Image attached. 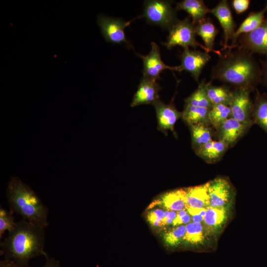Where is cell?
I'll return each instance as SVG.
<instances>
[{"instance_id": "cell-6", "label": "cell", "mask_w": 267, "mask_h": 267, "mask_svg": "<svg viewBox=\"0 0 267 267\" xmlns=\"http://www.w3.org/2000/svg\"><path fill=\"white\" fill-rule=\"evenodd\" d=\"M131 22L102 14L98 15L97 19L101 33L107 42L115 44H126L129 46L131 45L126 38L125 29Z\"/></svg>"}, {"instance_id": "cell-12", "label": "cell", "mask_w": 267, "mask_h": 267, "mask_svg": "<svg viewBox=\"0 0 267 267\" xmlns=\"http://www.w3.org/2000/svg\"><path fill=\"white\" fill-rule=\"evenodd\" d=\"M253 125L230 117L216 129L218 140L225 143L228 147H232Z\"/></svg>"}, {"instance_id": "cell-11", "label": "cell", "mask_w": 267, "mask_h": 267, "mask_svg": "<svg viewBox=\"0 0 267 267\" xmlns=\"http://www.w3.org/2000/svg\"><path fill=\"white\" fill-rule=\"evenodd\" d=\"M210 13L218 20L222 29L223 40L222 45L223 49L225 50L229 46V41H231L236 26L228 1L221 0L215 7L211 9Z\"/></svg>"}, {"instance_id": "cell-9", "label": "cell", "mask_w": 267, "mask_h": 267, "mask_svg": "<svg viewBox=\"0 0 267 267\" xmlns=\"http://www.w3.org/2000/svg\"><path fill=\"white\" fill-rule=\"evenodd\" d=\"M230 104V117L241 122L254 124L252 121L253 102L250 98L251 91L244 88H234Z\"/></svg>"}, {"instance_id": "cell-22", "label": "cell", "mask_w": 267, "mask_h": 267, "mask_svg": "<svg viewBox=\"0 0 267 267\" xmlns=\"http://www.w3.org/2000/svg\"><path fill=\"white\" fill-rule=\"evenodd\" d=\"M252 121L267 134V94L258 92L253 102Z\"/></svg>"}, {"instance_id": "cell-3", "label": "cell", "mask_w": 267, "mask_h": 267, "mask_svg": "<svg viewBox=\"0 0 267 267\" xmlns=\"http://www.w3.org/2000/svg\"><path fill=\"white\" fill-rule=\"evenodd\" d=\"M10 210L23 219L45 228L48 210L35 191L18 177L10 178L6 188Z\"/></svg>"}, {"instance_id": "cell-24", "label": "cell", "mask_w": 267, "mask_h": 267, "mask_svg": "<svg viewBox=\"0 0 267 267\" xmlns=\"http://www.w3.org/2000/svg\"><path fill=\"white\" fill-rule=\"evenodd\" d=\"M207 92L208 97L212 105L217 104H224L230 106L232 97V91L229 88L225 86H214L212 82H207Z\"/></svg>"}, {"instance_id": "cell-14", "label": "cell", "mask_w": 267, "mask_h": 267, "mask_svg": "<svg viewBox=\"0 0 267 267\" xmlns=\"http://www.w3.org/2000/svg\"><path fill=\"white\" fill-rule=\"evenodd\" d=\"M208 182L210 206L225 207L230 201L233 194L229 182L224 178H217Z\"/></svg>"}, {"instance_id": "cell-8", "label": "cell", "mask_w": 267, "mask_h": 267, "mask_svg": "<svg viewBox=\"0 0 267 267\" xmlns=\"http://www.w3.org/2000/svg\"><path fill=\"white\" fill-rule=\"evenodd\" d=\"M151 50L146 55L137 54L143 61V76L158 81L160 74L165 70L181 72L180 66H170L161 59L160 50L155 42L151 43Z\"/></svg>"}, {"instance_id": "cell-35", "label": "cell", "mask_w": 267, "mask_h": 267, "mask_svg": "<svg viewBox=\"0 0 267 267\" xmlns=\"http://www.w3.org/2000/svg\"><path fill=\"white\" fill-rule=\"evenodd\" d=\"M177 213L174 211L165 212V216L163 220L162 225L169 224L173 223V220L177 216Z\"/></svg>"}, {"instance_id": "cell-38", "label": "cell", "mask_w": 267, "mask_h": 267, "mask_svg": "<svg viewBox=\"0 0 267 267\" xmlns=\"http://www.w3.org/2000/svg\"><path fill=\"white\" fill-rule=\"evenodd\" d=\"M0 267H19L14 261L5 259L0 262Z\"/></svg>"}, {"instance_id": "cell-5", "label": "cell", "mask_w": 267, "mask_h": 267, "mask_svg": "<svg viewBox=\"0 0 267 267\" xmlns=\"http://www.w3.org/2000/svg\"><path fill=\"white\" fill-rule=\"evenodd\" d=\"M196 35L195 25L189 16L177 22L169 30L167 41L163 44L168 49L177 45L183 48L192 47L194 49L199 47L209 53L204 45L197 41Z\"/></svg>"}, {"instance_id": "cell-29", "label": "cell", "mask_w": 267, "mask_h": 267, "mask_svg": "<svg viewBox=\"0 0 267 267\" xmlns=\"http://www.w3.org/2000/svg\"><path fill=\"white\" fill-rule=\"evenodd\" d=\"M185 226L186 231L183 240L193 245H197L203 242L204 236L201 223L192 222L188 223Z\"/></svg>"}, {"instance_id": "cell-27", "label": "cell", "mask_w": 267, "mask_h": 267, "mask_svg": "<svg viewBox=\"0 0 267 267\" xmlns=\"http://www.w3.org/2000/svg\"><path fill=\"white\" fill-rule=\"evenodd\" d=\"M227 218V212L225 207H213L206 208L204 217L205 223L212 229H216L222 225Z\"/></svg>"}, {"instance_id": "cell-18", "label": "cell", "mask_w": 267, "mask_h": 267, "mask_svg": "<svg viewBox=\"0 0 267 267\" xmlns=\"http://www.w3.org/2000/svg\"><path fill=\"white\" fill-rule=\"evenodd\" d=\"M228 148L222 141L213 140L200 147L195 152L204 161L213 163L220 161Z\"/></svg>"}, {"instance_id": "cell-19", "label": "cell", "mask_w": 267, "mask_h": 267, "mask_svg": "<svg viewBox=\"0 0 267 267\" xmlns=\"http://www.w3.org/2000/svg\"><path fill=\"white\" fill-rule=\"evenodd\" d=\"M195 32L196 35L202 38L205 46L210 52H214L218 56L221 55V51L214 49L215 40L219 33V29L209 18H206L196 24Z\"/></svg>"}, {"instance_id": "cell-34", "label": "cell", "mask_w": 267, "mask_h": 267, "mask_svg": "<svg viewBox=\"0 0 267 267\" xmlns=\"http://www.w3.org/2000/svg\"><path fill=\"white\" fill-rule=\"evenodd\" d=\"M185 209L178 211L177 213V216L172 223L174 225H182L189 222L190 217Z\"/></svg>"}, {"instance_id": "cell-16", "label": "cell", "mask_w": 267, "mask_h": 267, "mask_svg": "<svg viewBox=\"0 0 267 267\" xmlns=\"http://www.w3.org/2000/svg\"><path fill=\"white\" fill-rule=\"evenodd\" d=\"M267 12V6L265 5L263 9L259 11L250 13L235 30L231 39V44L227 48H235L240 36L250 33L258 27L265 19Z\"/></svg>"}, {"instance_id": "cell-10", "label": "cell", "mask_w": 267, "mask_h": 267, "mask_svg": "<svg viewBox=\"0 0 267 267\" xmlns=\"http://www.w3.org/2000/svg\"><path fill=\"white\" fill-rule=\"evenodd\" d=\"M181 71L189 73L197 82H199L200 75L211 56L209 52L200 50L183 48L180 56Z\"/></svg>"}, {"instance_id": "cell-4", "label": "cell", "mask_w": 267, "mask_h": 267, "mask_svg": "<svg viewBox=\"0 0 267 267\" xmlns=\"http://www.w3.org/2000/svg\"><path fill=\"white\" fill-rule=\"evenodd\" d=\"M172 1L147 0L143 3V16L147 23L156 25L169 31L178 20Z\"/></svg>"}, {"instance_id": "cell-36", "label": "cell", "mask_w": 267, "mask_h": 267, "mask_svg": "<svg viewBox=\"0 0 267 267\" xmlns=\"http://www.w3.org/2000/svg\"><path fill=\"white\" fill-rule=\"evenodd\" d=\"M262 82L267 88V61H261Z\"/></svg>"}, {"instance_id": "cell-7", "label": "cell", "mask_w": 267, "mask_h": 267, "mask_svg": "<svg viewBox=\"0 0 267 267\" xmlns=\"http://www.w3.org/2000/svg\"><path fill=\"white\" fill-rule=\"evenodd\" d=\"M236 47L267 57V12L265 19L258 27L239 36Z\"/></svg>"}, {"instance_id": "cell-30", "label": "cell", "mask_w": 267, "mask_h": 267, "mask_svg": "<svg viewBox=\"0 0 267 267\" xmlns=\"http://www.w3.org/2000/svg\"><path fill=\"white\" fill-rule=\"evenodd\" d=\"M13 212L0 208V238L2 237L5 230L11 231L15 227L16 222L14 221Z\"/></svg>"}, {"instance_id": "cell-33", "label": "cell", "mask_w": 267, "mask_h": 267, "mask_svg": "<svg viewBox=\"0 0 267 267\" xmlns=\"http://www.w3.org/2000/svg\"><path fill=\"white\" fill-rule=\"evenodd\" d=\"M250 3V0H233L231 1L232 7L238 14L246 11L249 7Z\"/></svg>"}, {"instance_id": "cell-37", "label": "cell", "mask_w": 267, "mask_h": 267, "mask_svg": "<svg viewBox=\"0 0 267 267\" xmlns=\"http://www.w3.org/2000/svg\"><path fill=\"white\" fill-rule=\"evenodd\" d=\"M46 259L45 265L43 267H60L59 262L53 258H50L46 255L44 256Z\"/></svg>"}, {"instance_id": "cell-13", "label": "cell", "mask_w": 267, "mask_h": 267, "mask_svg": "<svg viewBox=\"0 0 267 267\" xmlns=\"http://www.w3.org/2000/svg\"><path fill=\"white\" fill-rule=\"evenodd\" d=\"M152 105L156 111L158 129L164 133L171 131L175 134V125L177 121L182 118V112L176 109L172 101L165 104L158 99Z\"/></svg>"}, {"instance_id": "cell-32", "label": "cell", "mask_w": 267, "mask_h": 267, "mask_svg": "<svg viewBox=\"0 0 267 267\" xmlns=\"http://www.w3.org/2000/svg\"><path fill=\"white\" fill-rule=\"evenodd\" d=\"M165 216V212L161 209H156L148 213L147 218L149 223L153 226H158L162 225Z\"/></svg>"}, {"instance_id": "cell-21", "label": "cell", "mask_w": 267, "mask_h": 267, "mask_svg": "<svg viewBox=\"0 0 267 267\" xmlns=\"http://www.w3.org/2000/svg\"><path fill=\"white\" fill-rule=\"evenodd\" d=\"M166 208L171 211H180L187 207L185 189H179L164 194L158 201Z\"/></svg>"}, {"instance_id": "cell-26", "label": "cell", "mask_w": 267, "mask_h": 267, "mask_svg": "<svg viewBox=\"0 0 267 267\" xmlns=\"http://www.w3.org/2000/svg\"><path fill=\"white\" fill-rule=\"evenodd\" d=\"M207 85L205 79L202 80L195 90L185 99V105L211 109L213 105L207 94Z\"/></svg>"}, {"instance_id": "cell-2", "label": "cell", "mask_w": 267, "mask_h": 267, "mask_svg": "<svg viewBox=\"0 0 267 267\" xmlns=\"http://www.w3.org/2000/svg\"><path fill=\"white\" fill-rule=\"evenodd\" d=\"M44 229L25 219L19 221L0 243V254L19 267H28L31 259L47 255L44 250Z\"/></svg>"}, {"instance_id": "cell-15", "label": "cell", "mask_w": 267, "mask_h": 267, "mask_svg": "<svg viewBox=\"0 0 267 267\" xmlns=\"http://www.w3.org/2000/svg\"><path fill=\"white\" fill-rule=\"evenodd\" d=\"M160 89L161 87L157 81L143 76L133 96L131 106L133 107L142 104H152L159 99Z\"/></svg>"}, {"instance_id": "cell-39", "label": "cell", "mask_w": 267, "mask_h": 267, "mask_svg": "<svg viewBox=\"0 0 267 267\" xmlns=\"http://www.w3.org/2000/svg\"><path fill=\"white\" fill-rule=\"evenodd\" d=\"M265 5L267 6V1H266V5Z\"/></svg>"}, {"instance_id": "cell-23", "label": "cell", "mask_w": 267, "mask_h": 267, "mask_svg": "<svg viewBox=\"0 0 267 267\" xmlns=\"http://www.w3.org/2000/svg\"><path fill=\"white\" fill-rule=\"evenodd\" d=\"M209 125L203 123L189 125L192 146L195 151L213 140V133Z\"/></svg>"}, {"instance_id": "cell-28", "label": "cell", "mask_w": 267, "mask_h": 267, "mask_svg": "<svg viewBox=\"0 0 267 267\" xmlns=\"http://www.w3.org/2000/svg\"><path fill=\"white\" fill-rule=\"evenodd\" d=\"M230 116L231 109L229 106L224 104L213 105L209 113L210 124L216 129Z\"/></svg>"}, {"instance_id": "cell-17", "label": "cell", "mask_w": 267, "mask_h": 267, "mask_svg": "<svg viewBox=\"0 0 267 267\" xmlns=\"http://www.w3.org/2000/svg\"><path fill=\"white\" fill-rule=\"evenodd\" d=\"M175 8L187 12L195 25L205 19L211 11L202 0H183L177 3Z\"/></svg>"}, {"instance_id": "cell-31", "label": "cell", "mask_w": 267, "mask_h": 267, "mask_svg": "<svg viewBox=\"0 0 267 267\" xmlns=\"http://www.w3.org/2000/svg\"><path fill=\"white\" fill-rule=\"evenodd\" d=\"M185 231L186 226L179 225L164 234V241L171 246H176L183 240Z\"/></svg>"}, {"instance_id": "cell-20", "label": "cell", "mask_w": 267, "mask_h": 267, "mask_svg": "<svg viewBox=\"0 0 267 267\" xmlns=\"http://www.w3.org/2000/svg\"><path fill=\"white\" fill-rule=\"evenodd\" d=\"M209 182L189 187L185 189L187 207L195 208H206L210 206L208 193Z\"/></svg>"}, {"instance_id": "cell-25", "label": "cell", "mask_w": 267, "mask_h": 267, "mask_svg": "<svg viewBox=\"0 0 267 267\" xmlns=\"http://www.w3.org/2000/svg\"><path fill=\"white\" fill-rule=\"evenodd\" d=\"M209 109L185 105L182 112V119L188 126L196 124L210 125L209 120Z\"/></svg>"}, {"instance_id": "cell-1", "label": "cell", "mask_w": 267, "mask_h": 267, "mask_svg": "<svg viewBox=\"0 0 267 267\" xmlns=\"http://www.w3.org/2000/svg\"><path fill=\"white\" fill-rule=\"evenodd\" d=\"M221 53L212 67L211 77L232 86L252 91L262 82L261 66L253 53L236 47Z\"/></svg>"}]
</instances>
